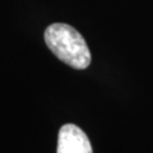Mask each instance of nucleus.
I'll return each mask as SVG.
<instances>
[{"instance_id": "obj_1", "label": "nucleus", "mask_w": 153, "mask_h": 153, "mask_svg": "<svg viewBox=\"0 0 153 153\" xmlns=\"http://www.w3.org/2000/svg\"><path fill=\"white\" fill-rule=\"evenodd\" d=\"M44 40L52 53L75 69H85L91 64V52L86 41L77 30L64 23L47 27Z\"/></svg>"}, {"instance_id": "obj_2", "label": "nucleus", "mask_w": 153, "mask_h": 153, "mask_svg": "<svg viewBox=\"0 0 153 153\" xmlns=\"http://www.w3.org/2000/svg\"><path fill=\"white\" fill-rule=\"evenodd\" d=\"M57 153H93L86 134L74 124H66L58 134Z\"/></svg>"}]
</instances>
